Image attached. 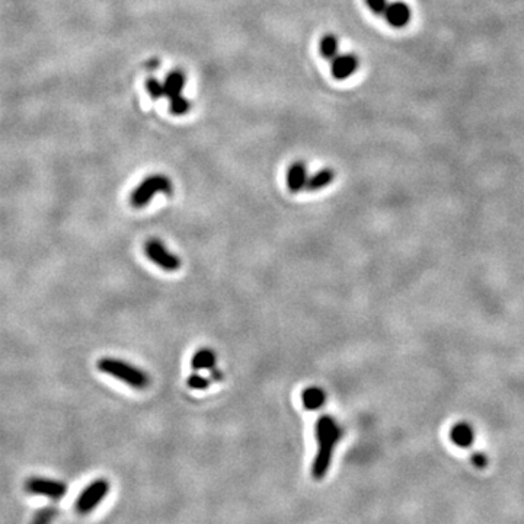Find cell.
Masks as SVG:
<instances>
[{"label":"cell","mask_w":524,"mask_h":524,"mask_svg":"<svg viewBox=\"0 0 524 524\" xmlns=\"http://www.w3.org/2000/svg\"><path fill=\"white\" fill-rule=\"evenodd\" d=\"M210 385L208 379H206L204 376L198 374V373H194L188 377V386L191 389H198V390H203V389H207Z\"/></svg>","instance_id":"9a60e30c"},{"label":"cell","mask_w":524,"mask_h":524,"mask_svg":"<svg viewBox=\"0 0 524 524\" xmlns=\"http://www.w3.org/2000/svg\"><path fill=\"white\" fill-rule=\"evenodd\" d=\"M98 369L105 374H109L112 377L124 381L125 385H129L130 388L137 389V390L146 389L150 383L149 376L146 374L145 370H141L138 369V367L120 359H111V357L101 359L98 361Z\"/></svg>","instance_id":"7a4b0ae2"},{"label":"cell","mask_w":524,"mask_h":524,"mask_svg":"<svg viewBox=\"0 0 524 524\" xmlns=\"http://www.w3.org/2000/svg\"><path fill=\"white\" fill-rule=\"evenodd\" d=\"M332 181H334V171H332V169L325 168V169H320V171H318L316 174L310 175L307 178L305 190L319 191V190H323L325 187H328Z\"/></svg>","instance_id":"7c38bea8"},{"label":"cell","mask_w":524,"mask_h":524,"mask_svg":"<svg viewBox=\"0 0 524 524\" xmlns=\"http://www.w3.org/2000/svg\"><path fill=\"white\" fill-rule=\"evenodd\" d=\"M315 435L318 451L314 464H311V476L319 480L329 471L335 447L343 438L344 430L334 417L320 415L315 426Z\"/></svg>","instance_id":"6da1fadb"},{"label":"cell","mask_w":524,"mask_h":524,"mask_svg":"<svg viewBox=\"0 0 524 524\" xmlns=\"http://www.w3.org/2000/svg\"><path fill=\"white\" fill-rule=\"evenodd\" d=\"M183 84H186V78L181 72H174L169 75L162 83V96H168L171 99V102L175 101V99L181 98V92L183 89Z\"/></svg>","instance_id":"9c48e42d"},{"label":"cell","mask_w":524,"mask_h":524,"mask_svg":"<svg viewBox=\"0 0 524 524\" xmlns=\"http://www.w3.org/2000/svg\"><path fill=\"white\" fill-rule=\"evenodd\" d=\"M472 463L475 467H479V469H484V467L488 464V458L484 455L482 451H476L472 455Z\"/></svg>","instance_id":"e0dca14e"},{"label":"cell","mask_w":524,"mask_h":524,"mask_svg":"<svg viewBox=\"0 0 524 524\" xmlns=\"http://www.w3.org/2000/svg\"><path fill=\"white\" fill-rule=\"evenodd\" d=\"M156 194H172V183L165 175L156 174L147 177L140 186L133 191L130 197V204L134 208H143L146 207Z\"/></svg>","instance_id":"3957f363"},{"label":"cell","mask_w":524,"mask_h":524,"mask_svg":"<svg viewBox=\"0 0 524 524\" xmlns=\"http://www.w3.org/2000/svg\"><path fill=\"white\" fill-rule=\"evenodd\" d=\"M302 402L307 410H316L320 409L325 402H327V395L316 386H311L303 390L302 393Z\"/></svg>","instance_id":"8fae6325"},{"label":"cell","mask_w":524,"mask_h":524,"mask_svg":"<svg viewBox=\"0 0 524 524\" xmlns=\"http://www.w3.org/2000/svg\"><path fill=\"white\" fill-rule=\"evenodd\" d=\"M338 48H339V41L334 34L323 35L319 44V51L323 59L332 60L335 55H338Z\"/></svg>","instance_id":"4fadbf2b"},{"label":"cell","mask_w":524,"mask_h":524,"mask_svg":"<svg viewBox=\"0 0 524 524\" xmlns=\"http://www.w3.org/2000/svg\"><path fill=\"white\" fill-rule=\"evenodd\" d=\"M307 178H309V175H307V169H306L305 162L297 161V162L291 163L287 169V177H286L289 191L296 194V192H300L302 190H305Z\"/></svg>","instance_id":"52a82bcc"},{"label":"cell","mask_w":524,"mask_h":524,"mask_svg":"<svg viewBox=\"0 0 524 524\" xmlns=\"http://www.w3.org/2000/svg\"><path fill=\"white\" fill-rule=\"evenodd\" d=\"M359 69V59L356 54H338L332 59L331 72L336 80H345L356 73Z\"/></svg>","instance_id":"5b68a950"},{"label":"cell","mask_w":524,"mask_h":524,"mask_svg":"<svg viewBox=\"0 0 524 524\" xmlns=\"http://www.w3.org/2000/svg\"><path fill=\"white\" fill-rule=\"evenodd\" d=\"M146 257L162 268L163 271H177L181 266V260L169 251L159 239H149L145 245Z\"/></svg>","instance_id":"277c9868"},{"label":"cell","mask_w":524,"mask_h":524,"mask_svg":"<svg viewBox=\"0 0 524 524\" xmlns=\"http://www.w3.org/2000/svg\"><path fill=\"white\" fill-rule=\"evenodd\" d=\"M216 352L211 348L198 350L191 360V367L195 372L200 370H213L216 365Z\"/></svg>","instance_id":"30bf717a"},{"label":"cell","mask_w":524,"mask_h":524,"mask_svg":"<svg viewBox=\"0 0 524 524\" xmlns=\"http://www.w3.org/2000/svg\"><path fill=\"white\" fill-rule=\"evenodd\" d=\"M365 5L369 6V9L374 13V15L383 17V13L389 3H388V0H365Z\"/></svg>","instance_id":"2e32d148"},{"label":"cell","mask_w":524,"mask_h":524,"mask_svg":"<svg viewBox=\"0 0 524 524\" xmlns=\"http://www.w3.org/2000/svg\"><path fill=\"white\" fill-rule=\"evenodd\" d=\"M211 379H213V380H217V381H220V380L223 379V374H222L220 372H217V370H215V369H213V373H211Z\"/></svg>","instance_id":"ac0fdd59"},{"label":"cell","mask_w":524,"mask_h":524,"mask_svg":"<svg viewBox=\"0 0 524 524\" xmlns=\"http://www.w3.org/2000/svg\"><path fill=\"white\" fill-rule=\"evenodd\" d=\"M191 105H190V101L188 99H186L183 96L175 99V101L171 102V109L174 114L177 116H182V114H187V112L190 111Z\"/></svg>","instance_id":"5bb4252c"},{"label":"cell","mask_w":524,"mask_h":524,"mask_svg":"<svg viewBox=\"0 0 524 524\" xmlns=\"http://www.w3.org/2000/svg\"><path fill=\"white\" fill-rule=\"evenodd\" d=\"M473 438H475L473 428L467 422H458L456 426H453L450 430V440L458 447H462V449L471 447L473 443Z\"/></svg>","instance_id":"ba28073f"},{"label":"cell","mask_w":524,"mask_h":524,"mask_svg":"<svg viewBox=\"0 0 524 524\" xmlns=\"http://www.w3.org/2000/svg\"><path fill=\"white\" fill-rule=\"evenodd\" d=\"M410 17H413V12H410V8L404 2H395L388 5L383 13V18L393 28L406 26L410 21Z\"/></svg>","instance_id":"8992f818"}]
</instances>
